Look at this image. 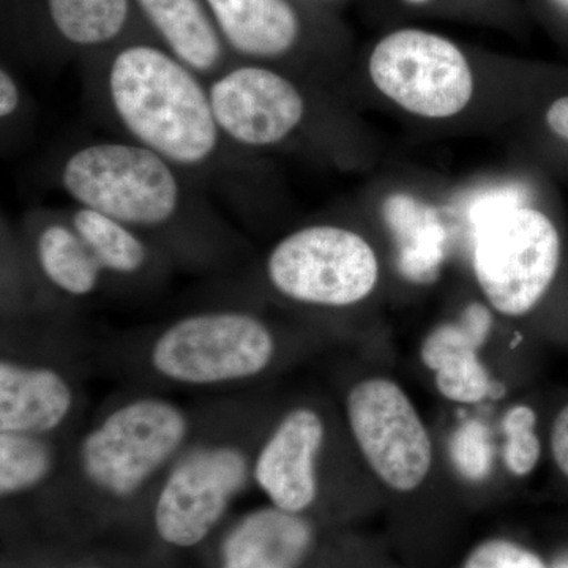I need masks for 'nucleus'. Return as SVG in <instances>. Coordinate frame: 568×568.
Returning a JSON list of instances; mask_svg holds the SVG:
<instances>
[{
    "label": "nucleus",
    "instance_id": "1",
    "mask_svg": "<svg viewBox=\"0 0 568 568\" xmlns=\"http://www.w3.org/2000/svg\"><path fill=\"white\" fill-rule=\"evenodd\" d=\"M108 91L126 132L171 164L200 166L219 148L211 97L171 52L151 44L125 48L111 63Z\"/></svg>",
    "mask_w": 568,
    "mask_h": 568
},
{
    "label": "nucleus",
    "instance_id": "2",
    "mask_svg": "<svg viewBox=\"0 0 568 568\" xmlns=\"http://www.w3.org/2000/svg\"><path fill=\"white\" fill-rule=\"evenodd\" d=\"M515 186L481 196L469 212L474 272L481 293L499 315H528L558 275V227L523 204Z\"/></svg>",
    "mask_w": 568,
    "mask_h": 568
},
{
    "label": "nucleus",
    "instance_id": "3",
    "mask_svg": "<svg viewBox=\"0 0 568 568\" xmlns=\"http://www.w3.org/2000/svg\"><path fill=\"white\" fill-rule=\"evenodd\" d=\"M192 422L163 396H136L112 407L78 444L85 484L112 499H130L181 457Z\"/></svg>",
    "mask_w": 568,
    "mask_h": 568
},
{
    "label": "nucleus",
    "instance_id": "4",
    "mask_svg": "<svg viewBox=\"0 0 568 568\" xmlns=\"http://www.w3.org/2000/svg\"><path fill=\"white\" fill-rule=\"evenodd\" d=\"M276 351L274 331L260 316L211 310L163 328L149 347V365L175 386L222 387L264 375Z\"/></svg>",
    "mask_w": 568,
    "mask_h": 568
},
{
    "label": "nucleus",
    "instance_id": "5",
    "mask_svg": "<svg viewBox=\"0 0 568 568\" xmlns=\"http://www.w3.org/2000/svg\"><path fill=\"white\" fill-rule=\"evenodd\" d=\"M61 179L81 207L130 227L163 226L181 204L173 164L141 144L85 145L63 164Z\"/></svg>",
    "mask_w": 568,
    "mask_h": 568
},
{
    "label": "nucleus",
    "instance_id": "6",
    "mask_svg": "<svg viewBox=\"0 0 568 568\" xmlns=\"http://www.w3.org/2000/svg\"><path fill=\"white\" fill-rule=\"evenodd\" d=\"M276 293L297 304L346 308L379 282V261L365 237L339 226H308L286 235L265 261Z\"/></svg>",
    "mask_w": 568,
    "mask_h": 568
},
{
    "label": "nucleus",
    "instance_id": "7",
    "mask_svg": "<svg viewBox=\"0 0 568 568\" xmlns=\"http://www.w3.org/2000/svg\"><path fill=\"white\" fill-rule=\"evenodd\" d=\"M252 480V457L239 444L211 440L185 448L166 469L153 504V526L164 544L200 545Z\"/></svg>",
    "mask_w": 568,
    "mask_h": 568
},
{
    "label": "nucleus",
    "instance_id": "8",
    "mask_svg": "<svg viewBox=\"0 0 568 568\" xmlns=\"http://www.w3.org/2000/svg\"><path fill=\"white\" fill-rule=\"evenodd\" d=\"M351 435L366 465L386 487L416 491L433 467V440L405 388L387 377L358 381L346 395Z\"/></svg>",
    "mask_w": 568,
    "mask_h": 568
},
{
    "label": "nucleus",
    "instance_id": "9",
    "mask_svg": "<svg viewBox=\"0 0 568 568\" xmlns=\"http://www.w3.org/2000/svg\"><path fill=\"white\" fill-rule=\"evenodd\" d=\"M368 70L377 91L420 118H452L473 99L474 77L466 55L437 33H388L369 55Z\"/></svg>",
    "mask_w": 568,
    "mask_h": 568
},
{
    "label": "nucleus",
    "instance_id": "10",
    "mask_svg": "<svg viewBox=\"0 0 568 568\" xmlns=\"http://www.w3.org/2000/svg\"><path fill=\"white\" fill-rule=\"evenodd\" d=\"M209 97L220 133L244 148L280 144L304 121L301 91L265 67L242 65L227 71L213 82Z\"/></svg>",
    "mask_w": 568,
    "mask_h": 568
},
{
    "label": "nucleus",
    "instance_id": "11",
    "mask_svg": "<svg viewBox=\"0 0 568 568\" xmlns=\"http://www.w3.org/2000/svg\"><path fill=\"white\" fill-rule=\"evenodd\" d=\"M325 422L316 409L297 406L287 410L252 457V480L271 506L305 514L320 496L321 452Z\"/></svg>",
    "mask_w": 568,
    "mask_h": 568
},
{
    "label": "nucleus",
    "instance_id": "12",
    "mask_svg": "<svg viewBox=\"0 0 568 568\" xmlns=\"http://www.w3.org/2000/svg\"><path fill=\"white\" fill-rule=\"evenodd\" d=\"M491 328L488 306L470 304L458 321L439 325L422 343V362L435 375L437 392L448 402L477 405L491 394V376L478 355Z\"/></svg>",
    "mask_w": 568,
    "mask_h": 568
},
{
    "label": "nucleus",
    "instance_id": "13",
    "mask_svg": "<svg viewBox=\"0 0 568 568\" xmlns=\"http://www.w3.org/2000/svg\"><path fill=\"white\" fill-rule=\"evenodd\" d=\"M73 407V387L54 366L0 362V433L48 437L67 424Z\"/></svg>",
    "mask_w": 568,
    "mask_h": 568
},
{
    "label": "nucleus",
    "instance_id": "14",
    "mask_svg": "<svg viewBox=\"0 0 568 568\" xmlns=\"http://www.w3.org/2000/svg\"><path fill=\"white\" fill-rule=\"evenodd\" d=\"M313 540L315 532L304 514L274 506L256 508L224 538L220 568H298Z\"/></svg>",
    "mask_w": 568,
    "mask_h": 568
},
{
    "label": "nucleus",
    "instance_id": "15",
    "mask_svg": "<svg viewBox=\"0 0 568 568\" xmlns=\"http://www.w3.org/2000/svg\"><path fill=\"white\" fill-rule=\"evenodd\" d=\"M224 43L250 59L286 54L301 36V21L287 0H204Z\"/></svg>",
    "mask_w": 568,
    "mask_h": 568
},
{
    "label": "nucleus",
    "instance_id": "16",
    "mask_svg": "<svg viewBox=\"0 0 568 568\" xmlns=\"http://www.w3.org/2000/svg\"><path fill=\"white\" fill-rule=\"evenodd\" d=\"M171 54L194 73L223 61L224 40L204 0H136Z\"/></svg>",
    "mask_w": 568,
    "mask_h": 568
},
{
    "label": "nucleus",
    "instance_id": "17",
    "mask_svg": "<svg viewBox=\"0 0 568 568\" xmlns=\"http://www.w3.org/2000/svg\"><path fill=\"white\" fill-rule=\"evenodd\" d=\"M384 215L398 244V265L414 282L435 278L443 263L446 231L433 209L406 194H394L384 205Z\"/></svg>",
    "mask_w": 568,
    "mask_h": 568
},
{
    "label": "nucleus",
    "instance_id": "18",
    "mask_svg": "<svg viewBox=\"0 0 568 568\" xmlns=\"http://www.w3.org/2000/svg\"><path fill=\"white\" fill-rule=\"evenodd\" d=\"M37 263L44 278L70 297H89L102 282L103 268L71 224H50L41 231Z\"/></svg>",
    "mask_w": 568,
    "mask_h": 568
},
{
    "label": "nucleus",
    "instance_id": "19",
    "mask_svg": "<svg viewBox=\"0 0 568 568\" xmlns=\"http://www.w3.org/2000/svg\"><path fill=\"white\" fill-rule=\"evenodd\" d=\"M71 226L108 274L132 276L148 264V245L134 234L133 227L111 216L80 207L71 219Z\"/></svg>",
    "mask_w": 568,
    "mask_h": 568
},
{
    "label": "nucleus",
    "instance_id": "20",
    "mask_svg": "<svg viewBox=\"0 0 568 568\" xmlns=\"http://www.w3.org/2000/svg\"><path fill=\"white\" fill-rule=\"evenodd\" d=\"M55 31L74 47H100L114 40L130 18V0H47Z\"/></svg>",
    "mask_w": 568,
    "mask_h": 568
},
{
    "label": "nucleus",
    "instance_id": "21",
    "mask_svg": "<svg viewBox=\"0 0 568 568\" xmlns=\"http://www.w3.org/2000/svg\"><path fill=\"white\" fill-rule=\"evenodd\" d=\"M55 463L48 437L0 433V496L9 499L40 488L50 480Z\"/></svg>",
    "mask_w": 568,
    "mask_h": 568
},
{
    "label": "nucleus",
    "instance_id": "22",
    "mask_svg": "<svg viewBox=\"0 0 568 568\" xmlns=\"http://www.w3.org/2000/svg\"><path fill=\"white\" fill-rule=\"evenodd\" d=\"M537 414L528 405L510 407L503 417V459L511 476L526 477L536 469L541 455Z\"/></svg>",
    "mask_w": 568,
    "mask_h": 568
},
{
    "label": "nucleus",
    "instance_id": "23",
    "mask_svg": "<svg viewBox=\"0 0 568 568\" xmlns=\"http://www.w3.org/2000/svg\"><path fill=\"white\" fill-rule=\"evenodd\" d=\"M452 462L466 480L481 481L491 470L493 448L487 428L477 420L459 426L450 443Z\"/></svg>",
    "mask_w": 568,
    "mask_h": 568
},
{
    "label": "nucleus",
    "instance_id": "24",
    "mask_svg": "<svg viewBox=\"0 0 568 568\" xmlns=\"http://www.w3.org/2000/svg\"><path fill=\"white\" fill-rule=\"evenodd\" d=\"M463 568H547V566L530 549L515 541L495 538L474 548Z\"/></svg>",
    "mask_w": 568,
    "mask_h": 568
},
{
    "label": "nucleus",
    "instance_id": "25",
    "mask_svg": "<svg viewBox=\"0 0 568 568\" xmlns=\"http://www.w3.org/2000/svg\"><path fill=\"white\" fill-rule=\"evenodd\" d=\"M551 452L560 473L568 480V405L559 410L552 424Z\"/></svg>",
    "mask_w": 568,
    "mask_h": 568
},
{
    "label": "nucleus",
    "instance_id": "26",
    "mask_svg": "<svg viewBox=\"0 0 568 568\" xmlns=\"http://www.w3.org/2000/svg\"><path fill=\"white\" fill-rule=\"evenodd\" d=\"M20 108V89L9 70H0V118L9 119Z\"/></svg>",
    "mask_w": 568,
    "mask_h": 568
},
{
    "label": "nucleus",
    "instance_id": "27",
    "mask_svg": "<svg viewBox=\"0 0 568 568\" xmlns=\"http://www.w3.org/2000/svg\"><path fill=\"white\" fill-rule=\"evenodd\" d=\"M547 123L552 133L568 141V97H560L547 111Z\"/></svg>",
    "mask_w": 568,
    "mask_h": 568
},
{
    "label": "nucleus",
    "instance_id": "28",
    "mask_svg": "<svg viewBox=\"0 0 568 568\" xmlns=\"http://www.w3.org/2000/svg\"><path fill=\"white\" fill-rule=\"evenodd\" d=\"M552 2H555L556 6H559L560 9L568 11V0H552Z\"/></svg>",
    "mask_w": 568,
    "mask_h": 568
},
{
    "label": "nucleus",
    "instance_id": "29",
    "mask_svg": "<svg viewBox=\"0 0 568 568\" xmlns=\"http://www.w3.org/2000/svg\"><path fill=\"white\" fill-rule=\"evenodd\" d=\"M406 3H410V6H422V3L429 2V0H405Z\"/></svg>",
    "mask_w": 568,
    "mask_h": 568
}]
</instances>
